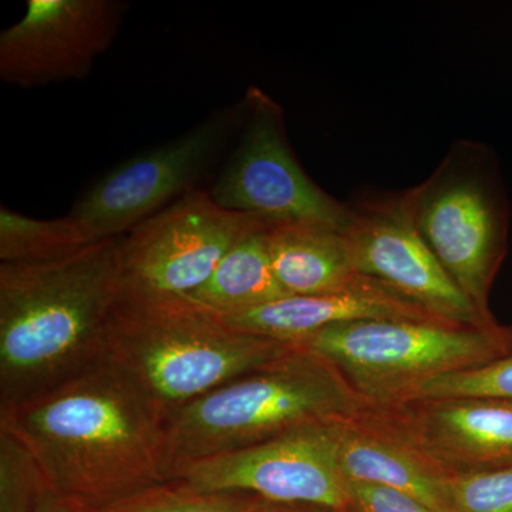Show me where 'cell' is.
Here are the masks:
<instances>
[{"label":"cell","mask_w":512,"mask_h":512,"mask_svg":"<svg viewBox=\"0 0 512 512\" xmlns=\"http://www.w3.org/2000/svg\"><path fill=\"white\" fill-rule=\"evenodd\" d=\"M167 413L106 359L28 402L0 410L53 494L84 511L168 480Z\"/></svg>","instance_id":"obj_1"},{"label":"cell","mask_w":512,"mask_h":512,"mask_svg":"<svg viewBox=\"0 0 512 512\" xmlns=\"http://www.w3.org/2000/svg\"><path fill=\"white\" fill-rule=\"evenodd\" d=\"M123 239L52 261L0 264V410L103 362L124 291Z\"/></svg>","instance_id":"obj_2"},{"label":"cell","mask_w":512,"mask_h":512,"mask_svg":"<svg viewBox=\"0 0 512 512\" xmlns=\"http://www.w3.org/2000/svg\"><path fill=\"white\" fill-rule=\"evenodd\" d=\"M293 348V343L232 329L188 296L124 286L104 359L168 416Z\"/></svg>","instance_id":"obj_3"},{"label":"cell","mask_w":512,"mask_h":512,"mask_svg":"<svg viewBox=\"0 0 512 512\" xmlns=\"http://www.w3.org/2000/svg\"><path fill=\"white\" fill-rule=\"evenodd\" d=\"M363 406L335 367L295 345L274 362L168 413V480L195 461L350 416Z\"/></svg>","instance_id":"obj_4"},{"label":"cell","mask_w":512,"mask_h":512,"mask_svg":"<svg viewBox=\"0 0 512 512\" xmlns=\"http://www.w3.org/2000/svg\"><path fill=\"white\" fill-rule=\"evenodd\" d=\"M404 205L450 278L485 319L510 232V202L493 150L453 144L429 178L403 192Z\"/></svg>","instance_id":"obj_5"},{"label":"cell","mask_w":512,"mask_h":512,"mask_svg":"<svg viewBox=\"0 0 512 512\" xmlns=\"http://www.w3.org/2000/svg\"><path fill=\"white\" fill-rule=\"evenodd\" d=\"M295 345L335 367L366 406H387L434 377L511 353L512 328L362 320L319 330Z\"/></svg>","instance_id":"obj_6"},{"label":"cell","mask_w":512,"mask_h":512,"mask_svg":"<svg viewBox=\"0 0 512 512\" xmlns=\"http://www.w3.org/2000/svg\"><path fill=\"white\" fill-rule=\"evenodd\" d=\"M237 147L210 194L227 210L271 224H313L346 231L349 202L336 200L306 174L286 136L284 110L269 94L249 87Z\"/></svg>","instance_id":"obj_7"},{"label":"cell","mask_w":512,"mask_h":512,"mask_svg":"<svg viewBox=\"0 0 512 512\" xmlns=\"http://www.w3.org/2000/svg\"><path fill=\"white\" fill-rule=\"evenodd\" d=\"M244 104L217 111L183 136L128 158L74 202L70 217L96 242L124 237L198 184L241 127Z\"/></svg>","instance_id":"obj_8"},{"label":"cell","mask_w":512,"mask_h":512,"mask_svg":"<svg viewBox=\"0 0 512 512\" xmlns=\"http://www.w3.org/2000/svg\"><path fill=\"white\" fill-rule=\"evenodd\" d=\"M269 225L258 215L221 207L198 188L124 235V286L191 295L232 248Z\"/></svg>","instance_id":"obj_9"},{"label":"cell","mask_w":512,"mask_h":512,"mask_svg":"<svg viewBox=\"0 0 512 512\" xmlns=\"http://www.w3.org/2000/svg\"><path fill=\"white\" fill-rule=\"evenodd\" d=\"M336 420L195 461L181 468L173 480L205 493H248L269 503L343 512L348 495L339 468Z\"/></svg>","instance_id":"obj_10"},{"label":"cell","mask_w":512,"mask_h":512,"mask_svg":"<svg viewBox=\"0 0 512 512\" xmlns=\"http://www.w3.org/2000/svg\"><path fill=\"white\" fill-rule=\"evenodd\" d=\"M345 234L359 274L369 276L453 325L495 328L450 278L414 227L403 192L362 195L350 201Z\"/></svg>","instance_id":"obj_11"},{"label":"cell","mask_w":512,"mask_h":512,"mask_svg":"<svg viewBox=\"0 0 512 512\" xmlns=\"http://www.w3.org/2000/svg\"><path fill=\"white\" fill-rule=\"evenodd\" d=\"M127 9L120 0H29L23 18L0 33V79L22 89L84 79Z\"/></svg>","instance_id":"obj_12"},{"label":"cell","mask_w":512,"mask_h":512,"mask_svg":"<svg viewBox=\"0 0 512 512\" xmlns=\"http://www.w3.org/2000/svg\"><path fill=\"white\" fill-rule=\"evenodd\" d=\"M367 407L448 478L512 466V403L451 397Z\"/></svg>","instance_id":"obj_13"},{"label":"cell","mask_w":512,"mask_h":512,"mask_svg":"<svg viewBox=\"0 0 512 512\" xmlns=\"http://www.w3.org/2000/svg\"><path fill=\"white\" fill-rule=\"evenodd\" d=\"M218 316L239 332L293 345L319 330L362 320H416L453 325L394 292L383 282L365 275L357 276L356 281L342 291L288 296L261 308Z\"/></svg>","instance_id":"obj_14"},{"label":"cell","mask_w":512,"mask_h":512,"mask_svg":"<svg viewBox=\"0 0 512 512\" xmlns=\"http://www.w3.org/2000/svg\"><path fill=\"white\" fill-rule=\"evenodd\" d=\"M338 458L345 480L383 485L444 512L448 477L369 407L336 420Z\"/></svg>","instance_id":"obj_15"},{"label":"cell","mask_w":512,"mask_h":512,"mask_svg":"<svg viewBox=\"0 0 512 512\" xmlns=\"http://www.w3.org/2000/svg\"><path fill=\"white\" fill-rule=\"evenodd\" d=\"M272 269L288 296L342 291L357 272L345 231L313 224H272L266 229Z\"/></svg>","instance_id":"obj_16"},{"label":"cell","mask_w":512,"mask_h":512,"mask_svg":"<svg viewBox=\"0 0 512 512\" xmlns=\"http://www.w3.org/2000/svg\"><path fill=\"white\" fill-rule=\"evenodd\" d=\"M266 229L232 248L211 278L188 298L218 315L249 311L288 298L272 269Z\"/></svg>","instance_id":"obj_17"},{"label":"cell","mask_w":512,"mask_h":512,"mask_svg":"<svg viewBox=\"0 0 512 512\" xmlns=\"http://www.w3.org/2000/svg\"><path fill=\"white\" fill-rule=\"evenodd\" d=\"M96 244L92 235L69 214L37 220L0 207V261L43 262L72 255Z\"/></svg>","instance_id":"obj_18"},{"label":"cell","mask_w":512,"mask_h":512,"mask_svg":"<svg viewBox=\"0 0 512 512\" xmlns=\"http://www.w3.org/2000/svg\"><path fill=\"white\" fill-rule=\"evenodd\" d=\"M268 503L254 494L205 493L171 480L90 512H264Z\"/></svg>","instance_id":"obj_19"},{"label":"cell","mask_w":512,"mask_h":512,"mask_svg":"<svg viewBox=\"0 0 512 512\" xmlns=\"http://www.w3.org/2000/svg\"><path fill=\"white\" fill-rule=\"evenodd\" d=\"M47 491L35 454L13 431L0 426V512H36Z\"/></svg>","instance_id":"obj_20"},{"label":"cell","mask_w":512,"mask_h":512,"mask_svg":"<svg viewBox=\"0 0 512 512\" xmlns=\"http://www.w3.org/2000/svg\"><path fill=\"white\" fill-rule=\"evenodd\" d=\"M451 397L512 403V352L484 365L427 380L412 390L403 402Z\"/></svg>","instance_id":"obj_21"},{"label":"cell","mask_w":512,"mask_h":512,"mask_svg":"<svg viewBox=\"0 0 512 512\" xmlns=\"http://www.w3.org/2000/svg\"><path fill=\"white\" fill-rule=\"evenodd\" d=\"M444 512H512V466L448 478Z\"/></svg>","instance_id":"obj_22"},{"label":"cell","mask_w":512,"mask_h":512,"mask_svg":"<svg viewBox=\"0 0 512 512\" xmlns=\"http://www.w3.org/2000/svg\"><path fill=\"white\" fill-rule=\"evenodd\" d=\"M346 481V508L343 512H439L412 495L383 485Z\"/></svg>","instance_id":"obj_23"},{"label":"cell","mask_w":512,"mask_h":512,"mask_svg":"<svg viewBox=\"0 0 512 512\" xmlns=\"http://www.w3.org/2000/svg\"><path fill=\"white\" fill-rule=\"evenodd\" d=\"M36 512H86L83 508L77 507L69 501L63 500L59 495L47 491L40 504L37 505Z\"/></svg>","instance_id":"obj_24"},{"label":"cell","mask_w":512,"mask_h":512,"mask_svg":"<svg viewBox=\"0 0 512 512\" xmlns=\"http://www.w3.org/2000/svg\"><path fill=\"white\" fill-rule=\"evenodd\" d=\"M264 512H338L329 508L315 507V505L303 504H275L268 503Z\"/></svg>","instance_id":"obj_25"}]
</instances>
